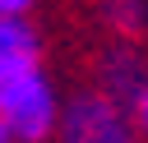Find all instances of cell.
Returning a JSON list of instances; mask_svg holds the SVG:
<instances>
[{"label":"cell","mask_w":148,"mask_h":143,"mask_svg":"<svg viewBox=\"0 0 148 143\" xmlns=\"http://www.w3.org/2000/svg\"><path fill=\"white\" fill-rule=\"evenodd\" d=\"M60 92L56 83L37 69H23L14 78L0 83V120L9 125L14 143H46L56 134V120H60Z\"/></svg>","instance_id":"obj_1"},{"label":"cell","mask_w":148,"mask_h":143,"mask_svg":"<svg viewBox=\"0 0 148 143\" xmlns=\"http://www.w3.org/2000/svg\"><path fill=\"white\" fill-rule=\"evenodd\" d=\"M56 143H143V138L130 120V106L92 88V92H74L60 106Z\"/></svg>","instance_id":"obj_2"},{"label":"cell","mask_w":148,"mask_h":143,"mask_svg":"<svg viewBox=\"0 0 148 143\" xmlns=\"http://www.w3.org/2000/svg\"><path fill=\"white\" fill-rule=\"evenodd\" d=\"M143 88H148V65H143V55L130 46V37H120L116 46H106V51L97 55V92H106L111 101L130 106Z\"/></svg>","instance_id":"obj_3"},{"label":"cell","mask_w":148,"mask_h":143,"mask_svg":"<svg viewBox=\"0 0 148 143\" xmlns=\"http://www.w3.org/2000/svg\"><path fill=\"white\" fill-rule=\"evenodd\" d=\"M37 65H42V37L28 23V14L0 18V83L23 69H37Z\"/></svg>","instance_id":"obj_4"},{"label":"cell","mask_w":148,"mask_h":143,"mask_svg":"<svg viewBox=\"0 0 148 143\" xmlns=\"http://www.w3.org/2000/svg\"><path fill=\"white\" fill-rule=\"evenodd\" d=\"M102 18L120 32V37H134L143 28V5L139 0H102Z\"/></svg>","instance_id":"obj_5"},{"label":"cell","mask_w":148,"mask_h":143,"mask_svg":"<svg viewBox=\"0 0 148 143\" xmlns=\"http://www.w3.org/2000/svg\"><path fill=\"white\" fill-rule=\"evenodd\" d=\"M130 120H134V129H139V138L148 143V88L130 101Z\"/></svg>","instance_id":"obj_6"},{"label":"cell","mask_w":148,"mask_h":143,"mask_svg":"<svg viewBox=\"0 0 148 143\" xmlns=\"http://www.w3.org/2000/svg\"><path fill=\"white\" fill-rule=\"evenodd\" d=\"M37 0H0V18H18V14H28Z\"/></svg>","instance_id":"obj_7"},{"label":"cell","mask_w":148,"mask_h":143,"mask_svg":"<svg viewBox=\"0 0 148 143\" xmlns=\"http://www.w3.org/2000/svg\"><path fill=\"white\" fill-rule=\"evenodd\" d=\"M0 143H14V134H9V125L0 120Z\"/></svg>","instance_id":"obj_8"}]
</instances>
